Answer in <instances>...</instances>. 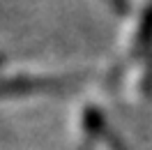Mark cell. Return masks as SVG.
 <instances>
[{
	"instance_id": "6da1fadb",
	"label": "cell",
	"mask_w": 152,
	"mask_h": 150,
	"mask_svg": "<svg viewBox=\"0 0 152 150\" xmlns=\"http://www.w3.org/2000/svg\"><path fill=\"white\" fill-rule=\"evenodd\" d=\"M152 74V5L141 10V16L129 23V35L122 39L120 85L129 99L141 97L150 85Z\"/></svg>"
},
{
	"instance_id": "7a4b0ae2",
	"label": "cell",
	"mask_w": 152,
	"mask_h": 150,
	"mask_svg": "<svg viewBox=\"0 0 152 150\" xmlns=\"http://www.w3.org/2000/svg\"><path fill=\"white\" fill-rule=\"evenodd\" d=\"M72 83L67 76H0V97L58 93Z\"/></svg>"
},
{
	"instance_id": "277c9868",
	"label": "cell",
	"mask_w": 152,
	"mask_h": 150,
	"mask_svg": "<svg viewBox=\"0 0 152 150\" xmlns=\"http://www.w3.org/2000/svg\"><path fill=\"white\" fill-rule=\"evenodd\" d=\"M104 2L111 7V10H120V12H122L124 5H127V0H104Z\"/></svg>"
},
{
	"instance_id": "5b68a950",
	"label": "cell",
	"mask_w": 152,
	"mask_h": 150,
	"mask_svg": "<svg viewBox=\"0 0 152 150\" xmlns=\"http://www.w3.org/2000/svg\"><path fill=\"white\" fill-rule=\"evenodd\" d=\"M0 62H2V56H0Z\"/></svg>"
},
{
	"instance_id": "3957f363",
	"label": "cell",
	"mask_w": 152,
	"mask_h": 150,
	"mask_svg": "<svg viewBox=\"0 0 152 150\" xmlns=\"http://www.w3.org/2000/svg\"><path fill=\"white\" fill-rule=\"evenodd\" d=\"M83 132H86L83 150H124L113 129L106 125V118L92 109L83 113Z\"/></svg>"
}]
</instances>
